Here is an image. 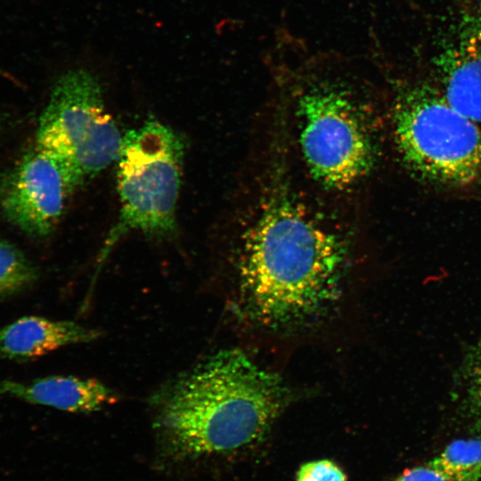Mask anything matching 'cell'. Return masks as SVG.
I'll return each mask as SVG.
<instances>
[{
	"mask_svg": "<svg viewBox=\"0 0 481 481\" xmlns=\"http://www.w3.org/2000/svg\"><path fill=\"white\" fill-rule=\"evenodd\" d=\"M428 466L449 481H479L481 479V440L453 441Z\"/></svg>",
	"mask_w": 481,
	"mask_h": 481,
	"instance_id": "8fae6325",
	"label": "cell"
},
{
	"mask_svg": "<svg viewBox=\"0 0 481 481\" xmlns=\"http://www.w3.org/2000/svg\"><path fill=\"white\" fill-rule=\"evenodd\" d=\"M297 481H346L343 471L329 460H319L302 465Z\"/></svg>",
	"mask_w": 481,
	"mask_h": 481,
	"instance_id": "5bb4252c",
	"label": "cell"
},
{
	"mask_svg": "<svg viewBox=\"0 0 481 481\" xmlns=\"http://www.w3.org/2000/svg\"><path fill=\"white\" fill-rule=\"evenodd\" d=\"M123 136L98 78L75 69L55 81L39 118L36 146L56 159L77 187L116 162Z\"/></svg>",
	"mask_w": 481,
	"mask_h": 481,
	"instance_id": "5b68a950",
	"label": "cell"
},
{
	"mask_svg": "<svg viewBox=\"0 0 481 481\" xmlns=\"http://www.w3.org/2000/svg\"><path fill=\"white\" fill-rule=\"evenodd\" d=\"M184 145L169 126L146 121L123 136L117 163L119 216L98 264L129 232L167 238L176 230Z\"/></svg>",
	"mask_w": 481,
	"mask_h": 481,
	"instance_id": "3957f363",
	"label": "cell"
},
{
	"mask_svg": "<svg viewBox=\"0 0 481 481\" xmlns=\"http://www.w3.org/2000/svg\"><path fill=\"white\" fill-rule=\"evenodd\" d=\"M464 380L467 404L470 411L481 419V342L469 355Z\"/></svg>",
	"mask_w": 481,
	"mask_h": 481,
	"instance_id": "4fadbf2b",
	"label": "cell"
},
{
	"mask_svg": "<svg viewBox=\"0 0 481 481\" xmlns=\"http://www.w3.org/2000/svg\"><path fill=\"white\" fill-rule=\"evenodd\" d=\"M156 428L176 456L232 451L258 440L288 399L281 379L239 349L220 350L152 398Z\"/></svg>",
	"mask_w": 481,
	"mask_h": 481,
	"instance_id": "7a4b0ae2",
	"label": "cell"
},
{
	"mask_svg": "<svg viewBox=\"0 0 481 481\" xmlns=\"http://www.w3.org/2000/svg\"><path fill=\"white\" fill-rule=\"evenodd\" d=\"M465 1L471 4L477 10L479 14H481V0H465Z\"/></svg>",
	"mask_w": 481,
	"mask_h": 481,
	"instance_id": "2e32d148",
	"label": "cell"
},
{
	"mask_svg": "<svg viewBox=\"0 0 481 481\" xmlns=\"http://www.w3.org/2000/svg\"><path fill=\"white\" fill-rule=\"evenodd\" d=\"M395 140L404 161L419 176L445 185L481 178V129L440 90L413 86L397 98Z\"/></svg>",
	"mask_w": 481,
	"mask_h": 481,
	"instance_id": "277c9868",
	"label": "cell"
},
{
	"mask_svg": "<svg viewBox=\"0 0 481 481\" xmlns=\"http://www.w3.org/2000/svg\"><path fill=\"white\" fill-rule=\"evenodd\" d=\"M75 188L62 165L35 146L0 178V210L23 232L45 237L56 229Z\"/></svg>",
	"mask_w": 481,
	"mask_h": 481,
	"instance_id": "52a82bcc",
	"label": "cell"
},
{
	"mask_svg": "<svg viewBox=\"0 0 481 481\" xmlns=\"http://www.w3.org/2000/svg\"><path fill=\"white\" fill-rule=\"evenodd\" d=\"M101 332L70 321L24 316L0 329V357L26 361L64 346L97 339Z\"/></svg>",
	"mask_w": 481,
	"mask_h": 481,
	"instance_id": "30bf717a",
	"label": "cell"
},
{
	"mask_svg": "<svg viewBox=\"0 0 481 481\" xmlns=\"http://www.w3.org/2000/svg\"><path fill=\"white\" fill-rule=\"evenodd\" d=\"M264 200L237 260L240 311L272 328L317 320L340 296L344 244L289 192Z\"/></svg>",
	"mask_w": 481,
	"mask_h": 481,
	"instance_id": "6da1fadb",
	"label": "cell"
},
{
	"mask_svg": "<svg viewBox=\"0 0 481 481\" xmlns=\"http://www.w3.org/2000/svg\"><path fill=\"white\" fill-rule=\"evenodd\" d=\"M300 144L312 175L343 188L363 177L374 163V145L353 95L341 85L317 82L298 98Z\"/></svg>",
	"mask_w": 481,
	"mask_h": 481,
	"instance_id": "8992f818",
	"label": "cell"
},
{
	"mask_svg": "<svg viewBox=\"0 0 481 481\" xmlns=\"http://www.w3.org/2000/svg\"><path fill=\"white\" fill-rule=\"evenodd\" d=\"M394 481H449L430 467H418L404 471Z\"/></svg>",
	"mask_w": 481,
	"mask_h": 481,
	"instance_id": "9a60e30c",
	"label": "cell"
},
{
	"mask_svg": "<svg viewBox=\"0 0 481 481\" xmlns=\"http://www.w3.org/2000/svg\"><path fill=\"white\" fill-rule=\"evenodd\" d=\"M0 395L70 412H92L118 400L116 393L96 379L49 376L29 382L0 379Z\"/></svg>",
	"mask_w": 481,
	"mask_h": 481,
	"instance_id": "9c48e42d",
	"label": "cell"
},
{
	"mask_svg": "<svg viewBox=\"0 0 481 481\" xmlns=\"http://www.w3.org/2000/svg\"><path fill=\"white\" fill-rule=\"evenodd\" d=\"M440 92L462 114L481 125V20L467 26L439 54Z\"/></svg>",
	"mask_w": 481,
	"mask_h": 481,
	"instance_id": "ba28073f",
	"label": "cell"
},
{
	"mask_svg": "<svg viewBox=\"0 0 481 481\" xmlns=\"http://www.w3.org/2000/svg\"><path fill=\"white\" fill-rule=\"evenodd\" d=\"M37 270L12 242L0 238V298L10 297L31 285Z\"/></svg>",
	"mask_w": 481,
	"mask_h": 481,
	"instance_id": "7c38bea8",
	"label": "cell"
}]
</instances>
